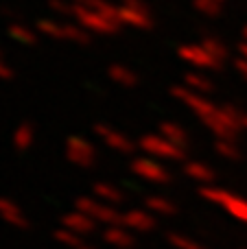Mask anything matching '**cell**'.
<instances>
[{
  "instance_id": "cell-1",
  "label": "cell",
  "mask_w": 247,
  "mask_h": 249,
  "mask_svg": "<svg viewBox=\"0 0 247 249\" xmlns=\"http://www.w3.org/2000/svg\"><path fill=\"white\" fill-rule=\"evenodd\" d=\"M171 96L175 101H179L182 105H186L217 138L236 140V136L243 131V123H241L243 121V112L239 107H234V105H230V103L217 105L210 99H206V94L193 92L184 83L171 88Z\"/></svg>"
},
{
  "instance_id": "cell-2",
  "label": "cell",
  "mask_w": 247,
  "mask_h": 249,
  "mask_svg": "<svg viewBox=\"0 0 247 249\" xmlns=\"http://www.w3.org/2000/svg\"><path fill=\"white\" fill-rule=\"evenodd\" d=\"M138 151L142 155L156 158L160 162H186V149L173 144L162 133H144L138 140Z\"/></svg>"
},
{
  "instance_id": "cell-3",
  "label": "cell",
  "mask_w": 247,
  "mask_h": 249,
  "mask_svg": "<svg viewBox=\"0 0 247 249\" xmlns=\"http://www.w3.org/2000/svg\"><path fill=\"white\" fill-rule=\"evenodd\" d=\"M199 195L212 206H219L228 212L230 216H234L236 221L247 225V199L241 197V195L232 193L228 188H219V186H204L199 188Z\"/></svg>"
},
{
  "instance_id": "cell-4",
  "label": "cell",
  "mask_w": 247,
  "mask_h": 249,
  "mask_svg": "<svg viewBox=\"0 0 247 249\" xmlns=\"http://www.w3.org/2000/svg\"><path fill=\"white\" fill-rule=\"evenodd\" d=\"M72 18H74V22L81 24L90 35H116V33H121V29H123V24L118 20H112V18L103 16V13L94 11V9L81 7V4H74Z\"/></svg>"
},
{
  "instance_id": "cell-5",
  "label": "cell",
  "mask_w": 247,
  "mask_h": 249,
  "mask_svg": "<svg viewBox=\"0 0 247 249\" xmlns=\"http://www.w3.org/2000/svg\"><path fill=\"white\" fill-rule=\"evenodd\" d=\"M131 173L140 179L149 181V184H156V186H166L173 181V173L164 166V162L156 158H149V155H136L129 164Z\"/></svg>"
},
{
  "instance_id": "cell-6",
  "label": "cell",
  "mask_w": 247,
  "mask_h": 249,
  "mask_svg": "<svg viewBox=\"0 0 247 249\" xmlns=\"http://www.w3.org/2000/svg\"><path fill=\"white\" fill-rule=\"evenodd\" d=\"M118 20L123 26L136 31H149L153 26L151 9L144 0H121L118 4Z\"/></svg>"
},
{
  "instance_id": "cell-7",
  "label": "cell",
  "mask_w": 247,
  "mask_h": 249,
  "mask_svg": "<svg viewBox=\"0 0 247 249\" xmlns=\"http://www.w3.org/2000/svg\"><path fill=\"white\" fill-rule=\"evenodd\" d=\"M74 210H81L96 223L107 225H118L123 221V212L116 206H107V203L99 201L96 197H77L74 199Z\"/></svg>"
},
{
  "instance_id": "cell-8",
  "label": "cell",
  "mask_w": 247,
  "mask_h": 249,
  "mask_svg": "<svg viewBox=\"0 0 247 249\" xmlns=\"http://www.w3.org/2000/svg\"><path fill=\"white\" fill-rule=\"evenodd\" d=\"M64 153H66V160L79 168H92L96 164V158H99L94 142L83 136H77V133L68 136V140L64 144Z\"/></svg>"
},
{
  "instance_id": "cell-9",
  "label": "cell",
  "mask_w": 247,
  "mask_h": 249,
  "mask_svg": "<svg viewBox=\"0 0 247 249\" xmlns=\"http://www.w3.org/2000/svg\"><path fill=\"white\" fill-rule=\"evenodd\" d=\"M177 57L184 61V64H188L195 70H201V72H206V70H219L223 66V61L217 59L201 42L182 44V46L177 48Z\"/></svg>"
},
{
  "instance_id": "cell-10",
  "label": "cell",
  "mask_w": 247,
  "mask_h": 249,
  "mask_svg": "<svg viewBox=\"0 0 247 249\" xmlns=\"http://www.w3.org/2000/svg\"><path fill=\"white\" fill-rule=\"evenodd\" d=\"M94 133L105 142L107 149L116 151V153H121V155H131L138 149V142H134L129 136H125L123 131H118V129L109 127V124H105V123H96Z\"/></svg>"
},
{
  "instance_id": "cell-11",
  "label": "cell",
  "mask_w": 247,
  "mask_h": 249,
  "mask_svg": "<svg viewBox=\"0 0 247 249\" xmlns=\"http://www.w3.org/2000/svg\"><path fill=\"white\" fill-rule=\"evenodd\" d=\"M123 225L127 230H131L134 234H147V232H153L158 225L156 221V214L149 212L147 208H129V210L123 212Z\"/></svg>"
},
{
  "instance_id": "cell-12",
  "label": "cell",
  "mask_w": 247,
  "mask_h": 249,
  "mask_svg": "<svg viewBox=\"0 0 247 249\" xmlns=\"http://www.w3.org/2000/svg\"><path fill=\"white\" fill-rule=\"evenodd\" d=\"M0 219L16 230L31 228V223H29V219H26V214L22 212V208L9 197H0Z\"/></svg>"
},
{
  "instance_id": "cell-13",
  "label": "cell",
  "mask_w": 247,
  "mask_h": 249,
  "mask_svg": "<svg viewBox=\"0 0 247 249\" xmlns=\"http://www.w3.org/2000/svg\"><path fill=\"white\" fill-rule=\"evenodd\" d=\"M103 241L114 249H134L136 245V234L131 230H127L123 223L118 225H107L103 230Z\"/></svg>"
},
{
  "instance_id": "cell-14",
  "label": "cell",
  "mask_w": 247,
  "mask_h": 249,
  "mask_svg": "<svg viewBox=\"0 0 247 249\" xmlns=\"http://www.w3.org/2000/svg\"><path fill=\"white\" fill-rule=\"evenodd\" d=\"M64 228L72 230L74 234H79V236H88V234H92L96 230V221L90 219L88 214H83L81 210H70L66 212L64 216H61L59 221Z\"/></svg>"
},
{
  "instance_id": "cell-15",
  "label": "cell",
  "mask_w": 247,
  "mask_h": 249,
  "mask_svg": "<svg viewBox=\"0 0 247 249\" xmlns=\"http://www.w3.org/2000/svg\"><path fill=\"white\" fill-rule=\"evenodd\" d=\"M182 171H184V175L191 177L193 181L204 184V186H210L214 181V177H217L214 168L208 166L206 162H199V160H186V162L182 164Z\"/></svg>"
},
{
  "instance_id": "cell-16",
  "label": "cell",
  "mask_w": 247,
  "mask_h": 249,
  "mask_svg": "<svg viewBox=\"0 0 247 249\" xmlns=\"http://www.w3.org/2000/svg\"><path fill=\"white\" fill-rule=\"evenodd\" d=\"M92 197H96L99 201L107 203V206H121L125 201V195L118 186L114 184H107V181H96L92 186Z\"/></svg>"
},
{
  "instance_id": "cell-17",
  "label": "cell",
  "mask_w": 247,
  "mask_h": 249,
  "mask_svg": "<svg viewBox=\"0 0 247 249\" xmlns=\"http://www.w3.org/2000/svg\"><path fill=\"white\" fill-rule=\"evenodd\" d=\"M158 133H162L166 140H171L173 144L182 146V149H188V144H191V136H188V131L175 121H162L160 127H158Z\"/></svg>"
},
{
  "instance_id": "cell-18",
  "label": "cell",
  "mask_w": 247,
  "mask_h": 249,
  "mask_svg": "<svg viewBox=\"0 0 247 249\" xmlns=\"http://www.w3.org/2000/svg\"><path fill=\"white\" fill-rule=\"evenodd\" d=\"M33 142H35V129L31 123H20L16 129H13L11 144L16 151L24 153V151H29L31 146H33Z\"/></svg>"
},
{
  "instance_id": "cell-19",
  "label": "cell",
  "mask_w": 247,
  "mask_h": 249,
  "mask_svg": "<svg viewBox=\"0 0 247 249\" xmlns=\"http://www.w3.org/2000/svg\"><path fill=\"white\" fill-rule=\"evenodd\" d=\"M144 208H147L149 212H153L156 216L177 214V206H175L169 197H164V195H149V197L144 199Z\"/></svg>"
},
{
  "instance_id": "cell-20",
  "label": "cell",
  "mask_w": 247,
  "mask_h": 249,
  "mask_svg": "<svg viewBox=\"0 0 247 249\" xmlns=\"http://www.w3.org/2000/svg\"><path fill=\"white\" fill-rule=\"evenodd\" d=\"M107 77L112 79V83H118V86H123V88L138 86V74L125 64H112L107 68Z\"/></svg>"
},
{
  "instance_id": "cell-21",
  "label": "cell",
  "mask_w": 247,
  "mask_h": 249,
  "mask_svg": "<svg viewBox=\"0 0 247 249\" xmlns=\"http://www.w3.org/2000/svg\"><path fill=\"white\" fill-rule=\"evenodd\" d=\"M35 31L44 37H51V39H64L66 35V22L59 20H53V18H39L37 24H35Z\"/></svg>"
},
{
  "instance_id": "cell-22",
  "label": "cell",
  "mask_w": 247,
  "mask_h": 249,
  "mask_svg": "<svg viewBox=\"0 0 247 249\" xmlns=\"http://www.w3.org/2000/svg\"><path fill=\"white\" fill-rule=\"evenodd\" d=\"M184 86L191 88L193 92H199V94H208V92L214 90L212 81L206 77V72L201 70H191V72L184 74Z\"/></svg>"
},
{
  "instance_id": "cell-23",
  "label": "cell",
  "mask_w": 247,
  "mask_h": 249,
  "mask_svg": "<svg viewBox=\"0 0 247 249\" xmlns=\"http://www.w3.org/2000/svg\"><path fill=\"white\" fill-rule=\"evenodd\" d=\"M9 37L16 39L18 44H26V46H31V44L37 42V31L31 29V26H26L24 22H11V24H9Z\"/></svg>"
},
{
  "instance_id": "cell-24",
  "label": "cell",
  "mask_w": 247,
  "mask_h": 249,
  "mask_svg": "<svg viewBox=\"0 0 247 249\" xmlns=\"http://www.w3.org/2000/svg\"><path fill=\"white\" fill-rule=\"evenodd\" d=\"M214 151H217V153L221 155L223 160H230V162H236V160L243 158V153H241V149H239V144H236V140L217 138V140H214Z\"/></svg>"
},
{
  "instance_id": "cell-25",
  "label": "cell",
  "mask_w": 247,
  "mask_h": 249,
  "mask_svg": "<svg viewBox=\"0 0 247 249\" xmlns=\"http://www.w3.org/2000/svg\"><path fill=\"white\" fill-rule=\"evenodd\" d=\"M53 238H55L59 245L68 247V249H77L83 245V236H79V234H74L72 230L64 228V225H59V228L53 232Z\"/></svg>"
},
{
  "instance_id": "cell-26",
  "label": "cell",
  "mask_w": 247,
  "mask_h": 249,
  "mask_svg": "<svg viewBox=\"0 0 247 249\" xmlns=\"http://www.w3.org/2000/svg\"><path fill=\"white\" fill-rule=\"evenodd\" d=\"M201 44H204V46L208 48V51L212 53L217 59H221V61H226L228 55H230L228 46H226V44H223L219 37H214V35H204V37H201Z\"/></svg>"
},
{
  "instance_id": "cell-27",
  "label": "cell",
  "mask_w": 247,
  "mask_h": 249,
  "mask_svg": "<svg viewBox=\"0 0 247 249\" xmlns=\"http://www.w3.org/2000/svg\"><path fill=\"white\" fill-rule=\"evenodd\" d=\"M193 7H195L197 13H201L206 18H217L223 11V4L217 2V0H193Z\"/></svg>"
},
{
  "instance_id": "cell-28",
  "label": "cell",
  "mask_w": 247,
  "mask_h": 249,
  "mask_svg": "<svg viewBox=\"0 0 247 249\" xmlns=\"http://www.w3.org/2000/svg\"><path fill=\"white\" fill-rule=\"evenodd\" d=\"M166 241H169L175 249H208L206 245H201V243L193 241V238L184 236V234H179V232H171V234H166Z\"/></svg>"
},
{
  "instance_id": "cell-29",
  "label": "cell",
  "mask_w": 247,
  "mask_h": 249,
  "mask_svg": "<svg viewBox=\"0 0 247 249\" xmlns=\"http://www.w3.org/2000/svg\"><path fill=\"white\" fill-rule=\"evenodd\" d=\"M48 9L57 16H70L74 13V2L72 0H48Z\"/></svg>"
},
{
  "instance_id": "cell-30",
  "label": "cell",
  "mask_w": 247,
  "mask_h": 249,
  "mask_svg": "<svg viewBox=\"0 0 247 249\" xmlns=\"http://www.w3.org/2000/svg\"><path fill=\"white\" fill-rule=\"evenodd\" d=\"M13 79V68L4 59H0V81H9Z\"/></svg>"
},
{
  "instance_id": "cell-31",
  "label": "cell",
  "mask_w": 247,
  "mask_h": 249,
  "mask_svg": "<svg viewBox=\"0 0 247 249\" xmlns=\"http://www.w3.org/2000/svg\"><path fill=\"white\" fill-rule=\"evenodd\" d=\"M234 68L236 72L241 74V77L247 81V59H243V57H239V59H234Z\"/></svg>"
},
{
  "instance_id": "cell-32",
  "label": "cell",
  "mask_w": 247,
  "mask_h": 249,
  "mask_svg": "<svg viewBox=\"0 0 247 249\" xmlns=\"http://www.w3.org/2000/svg\"><path fill=\"white\" fill-rule=\"evenodd\" d=\"M2 16H4V18H13V22H20V13H18L16 9L4 7V9H2Z\"/></svg>"
},
{
  "instance_id": "cell-33",
  "label": "cell",
  "mask_w": 247,
  "mask_h": 249,
  "mask_svg": "<svg viewBox=\"0 0 247 249\" xmlns=\"http://www.w3.org/2000/svg\"><path fill=\"white\" fill-rule=\"evenodd\" d=\"M236 51H239V57H243V59H247V42H239Z\"/></svg>"
},
{
  "instance_id": "cell-34",
  "label": "cell",
  "mask_w": 247,
  "mask_h": 249,
  "mask_svg": "<svg viewBox=\"0 0 247 249\" xmlns=\"http://www.w3.org/2000/svg\"><path fill=\"white\" fill-rule=\"evenodd\" d=\"M241 123H243V131H247V114H243V121Z\"/></svg>"
},
{
  "instance_id": "cell-35",
  "label": "cell",
  "mask_w": 247,
  "mask_h": 249,
  "mask_svg": "<svg viewBox=\"0 0 247 249\" xmlns=\"http://www.w3.org/2000/svg\"><path fill=\"white\" fill-rule=\"evenodd\" d=\"M77 249H96V247H92V245H88V243H83V245L77 247Z\"/></svg>"
},
{
  "instance_id": "cell-36",
  "label": "cell",
  "mask_w": 247,
  "mask_h": 249,
  "mask_svg": "<svg viewBox=\"0 0 247 249\" xmlns=\"http://www.w3.org/2000/svg\"><path fill=\"white\" fill-rule=\"evenodd\" d=\"M243 42H247V24L243 26Z\"/></svg>"
},
{
  "instance_id": "cell-37",
  "label": "cell",
  "mask_w": 247,
  "mask_h": 249,
  "mask_svg": "<svg viewBox=\"0 0 247 249\" xmlns=\"http://www.w3.org/2000/svg\"><path fill=\"white\" fill-rule=\"evenodd\" d=\"M217 2H221V4H223V2H226V0H217Z\"/></svg>"
},
{
  "instance_id": "cell-38",
  "label": "cell",
  "mask_w": 247,
  "mask_h": 249,
  "mask_svg": "<svg viewBox=\"0 0 247 249\" xmlns=\"http://www.w3.org/2000/svg\"><path fill=\"white\" fill-rule=\"evenodd\" d=\"M0 59H2V51H0Z\"/></svg>"
}]
</instances>
